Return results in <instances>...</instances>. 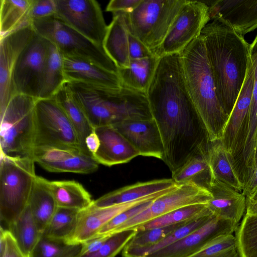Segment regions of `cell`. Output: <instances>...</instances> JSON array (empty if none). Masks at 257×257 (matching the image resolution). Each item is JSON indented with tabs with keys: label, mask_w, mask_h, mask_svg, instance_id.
<instances>
[{
	"label": "cell",
	"mask_w": 257,
	"mask_h": 257,
	"mask_svg": "<svg viewBox=\"0 0 257 257\" xmlns=\"http://www.w3.org/2000/svg\"><path fill=\"white\" fill-rule=\"evenodd\" d=\"M0 257H27L12 233L2 226L0 232Z\"/></svg>",
	"instance_id": "ee69618b"
},
{
	"label": "cell",
	"mask_w": 257,
	"mask_h": 257,
	"mask_svg": "<svg viewBox=\"0 0 257 257\" xmlns=\"http://www.w3.org/2000/svg\"><path fill=\"white\" fill-rule=\"evenodd\" d=\"M188 222L137 231L136 234L126 244L123 249L131 250L151 246L160 241L174 230Z\"/></svg>",
	"instance_id": "b9f144b4"
},
{
	"label": "cell",
	"mask_w": 257,
	"mask_h": 257,
	"mask_svg": "<svg viewBox=\"0 0 257 257\" xmlns=\"http://www.w3.org/2000/svg\"><path fill=\"white\" fill-rule=\"evenodd\" d=\"M172 189L137 201L108 207H97L91 204L79 211L75 230L67 242L83 243L92 239L105 224L117 215L142 202L156 199Z\"/></svg>",
	"instance_id": "ac0fdd59"
},
{
	"label": "cell",
	"mask_w": 257,
	"mask_h": 257,
	"mask_svg": "<svg viewBox=\"0 0 257 257\" xmlns=\"http://www.w3.org/2000/svg\"><path fill=\"white\" fill-rule=\"evenodd\" d=\"M128 51L130 60L149 58L154 55L141 41L130 32Z\"/></svg>",
	"instance_id": "bcb514c9"
},
{
	"label": "cell",
	"mask_w": 257,
	"mask_h": 257,
	"mask_svg": "<svg viewBox=\"0 0 257 257\" xmlns=\"http://www.w3.org/2000/svg\"><path fill=\"white\" fill-rule=\"evenodd\" d=\"M238 224L214 215L203 225L177 242L144 257H189L214 239L232 234Z\"/></svg>",
	"instance_id": "e0dca14e"
},
{
	"label": "cell",
	"mask_w": 257,
	"mask_h": 257,
	"mask_svg": "<svg viewBox=\"0 0 257 257\" xmlns=\"http://www.w3.org/2000/svg\"><path fill=\"white\" fill-rule=\"evenodd\" d=\"M188 1L142 0L132 12L122 13L129 32L141 41L154 55L180 11Z\"/></svg>",
	"instance_id": "52a82bcc"
},
{
	"label": "cell",
	"mask_w": 257,
	"mask_h": 257,
	"mask_svg": "<svg viewBox=\"0 0 257 257\" xmlns=\"http://www.w3.org/2000/svg\"><path fill=\"white\" fill-rule=\"evenodd\" d=\"M207 5L210 20L222 19L242 36L257 28V0H219Z\"/></svg>",
	"instance_id": "ffe728a7"
},
{
	"label": "cell",
	"mask_w": 257,
	"mask_h": 257,
	"mask_svg": "<svg viewBox=\"0 0 257 257\" xmlns=\"http://www.w3.org/2000/svg\"><path fill=\"white\" fill-rule=\"evenodd\" d=\"M31 157H13L1 153L0 218L7 228L28 205L37 175Z\"/></svg>",
	"instance_id": "5b68a950"
},
{
	"label": "cell",
	"mask_w": 257,
	"mask_h": 257,
	"mask_svg": "<svg viewBox=\"0 0 257 257\" xmlns=\"http://www.w3.org/2000/svg\"><path fill=\"white\" fill-rule=\"evenodd\" d=\"M35 124L34 148L66 147L88 152L82 148L73 125L53 97L37 99Z\"/></svg>",
	"instance_id": "9c48e42d"
},
{
	"label": "cell",
	"mask_w": 257,
	"mask_h": 257,
	"mask_svg": "<svg viewBox=\"0 0 257 257\" xmlns=\"http://www.w3.org/2000/svg\"><path fill=\"white\" fill-rule=\"evenodd\" d=\"M45 182L59 207L81 211L93 203L90 193L76 181L46 179Z\"/></svg>",
	"instance_id": "83f0119b"
},
{
	"label": "cell",
	"mask_w": 257,
	"mask_h": 257,
	"mask_svg": "<svg viewBox=\"0 0 257 257\" xmlns=\"http://www.w3.org/2000/svg\"><path fill=\"white\" fill-rule=\"evenodd\" d=\"M112 126L138 151L140 156L162 160L164 153L163 142L153 118L127 120Z\"/></svg>",
	"instance_id": "44dd1931"
},
{
	"label": "cell",
	"mask_w": 257,
	"mask_h": 257,
	"mask_svg": "<svg viewBox=\"0 0 257 257\" xmlns=\"http://www.w3.org/2000/svg\"><path fill=\"white\" fill-rule=\"evenodd\" d=\"M49 45V41L35 33L16 64L12 80L13 95L22 94L39 99Z\"/></svg>",
	"instance_id": "8fae6325"
},
{
	"label": "cell",
	"mask_w": 257,
	"mask_h": 257,
	"mask_svg": "<svg viewBox=\"0 0 257 257\" xmlns=\"http://www.w3.org/2000/svg\"><path fill=\"white\" fill-rule=\"evenodd\" d=\"M189 257H239L235 236H220Z\"/></svg>",
	"instance_id": "60d3db41"
},
{
	"label": "cell",
	"mask_w": 257,
	"mask_h": 257,
	"mask_svg": "<svg viewBox=\"0 0 257 257\" xmlns=\"http://www.w3.org/2000/svg\"><path fill=\"white\" fill-rule=\"evenodd\" d=\"M220 102L229 115L244 83L249 46L223 20L216 18L201 31Z\"/></svg>",
	"instance_id": "7a4b0ae2"
},
{
	"label": "cell",
	"mask_w": 257,
	"mask_h": 257,
	"mask_svg": "<svg viewBox=\"0 0 257 257\" xmlns=\"http://www.w3.org/2000/svg\"><path fill=\"white\" fill-rule=\"evenodd\" d=\"M55 16L95 44L102 46L107 31L101 9L95 0H55Z\"/></svg>",
	"instance_id": "7c38bea8"
},
{
	"label": "cell",
	"mask_w": 257,
	"mask_h": 257,
	"mask_svg": "<svg viewBox=\"0 0 257 257\" xmlns=\"http://www.w3.org/2000/svg\"><path fill=\"white\" fill-rule=\"evenodd\" d=\"M212 214L207 204H198L183 207L148 221L135 228L142 231L188 222Z\"/></svg>",
	"instance_id": "d590c367"
},
{
	"label": "cell",
	"mask_w": 257,
	"mask_h": 257,
	"mask_svg": "<svg viewBox=\"0 0 257 257\" xmlns=\"http://www.w3.org/2000/svg\"><path fill=\"white\" fill-rule=\"evenodd\" d=\"M210 20L209 7L204 2L188 1L182 8L162 43L154 53L161 58L181 53Z\"/></svg>",
	"instance_id": "30bf717a"
},
{
	"label": "cell",
	"mask_w": 257,
	"mask_h": 257,
	"mask_svg": "<svg viewBox=\"0 0 257 257\" xmlns=\"http://www.w3.org/2000/svg\"><path fill=\"white\" fill-rule=\"evenodd\" d=\"M137 232L136 229H132L91 239L82 243L78 257H115Z\"/></svg>",
	"instance_id": "4dcf8cb0"
},
{
	"label": "cell",
	"mask_w": 257,
	"mask_h": 257,
	"mask_svg": "<svg viewBox=\"0 0 257 257\" xmlns=\"http://www.w3.org/2000/svg\"><path fill=\"white\" fill-rule=\"evenodd\" d=\"M32 157L35 163L50 172L90 174L98 169L99 165L89 152L77 148L36 147Z\"/></svg>",
	"instance_id": "5bb4252c"
},
{
	"label": "cell",
	"mask_w": 257,
	"mask_h": 257,
	"mask_svg": "<svg viewBox=\"0 0 257 257\" xmlns=\"http://www.w3.org/2000/svg\"><path fill=\"white\" fill-rule=\"evenodd\" d=\"M207 189L212 198L207 204L216 217L238 224L246 207V198L227 185L210 178Z\"/></svg>",
	"instance_id": "603a6c76"
},
{
	"label": "cell",
	"mask_w": 257,
	"mask_h": 257,
	"mask_svg": "<svg viewBox=\"0 0 257 257\" xmlns=\"http://www.w3.org/2000/svg\"><path fill=\"white\" fill-rule=\"evenodd\" d=\"M213 216V214H210L191 220L174 230L160 241L151 246L131 250L122 249L121 256L122 257H144L153 253L183 238L203 225Z\"/></svg>",
	"instance_id": "8d00e7d4"
},
{
	"label": "cell",
	"mask_w": 257,
	"mask_h": 257,
	"mask_svg": "<svg viewBox=\"0 0 257 257\" xmlns=\"http://www.w3.org/2000/svg\"><path fill=\"white\" fill-rule=\"evenodd\" d=\"M56 12L55 0H33L29 20L31 23L35 20L55 16Z\"/></svg>",
	"instance_id": "f6af8a7d"
},
{
	"label": "cell",
	"mask_w": 257,
	"mask_h": 257,
	"mask_svg": "<svg viewBox=\"0 0 257 257\" xmlns=\"http://www.w3.org/2000/svg\"><path fill=\"white\" fill-rule=\"evenodd\" d=\"M235 232L239 257H257V215L245 214Z\"/></svg>",
	"instance_id": "ab89813d"
},
{
	"label": "cell",
	"mask_w": 257,
	"mask_h": 257,
	"mask_svg": "<svg viewBox=\"0 0 257 257\" xmlns=\"http://www.w3.org/2000/svg\"><path fill=\"white\" fill-rule=\"evenodd\" d=\"M37 99L25 94H15L5 109L0 112L1 153L13 157H32Z\"/></svg>",
	"instance_id": "8992f818"
},
{
	"label": "cell",
	"mask_w": 257,
	"mask_h": 257,
	"mask_svg": "<svg viewBox=\"0 0 257 257\" xmlns=\"http://www.w3.org/2000/svg\"><path fill=\"white\" fill-rule=\"evenodd\" d=\"M33 0H1L0 37L31 24L29 14Z\"/></svg>",
	"instance_id": "d6a6232c"
},
{
	"label": "cell",
	"mask_w": 257,
	"mask_h": 257,
	"mask_svg": "<svg viewBox=\"0 0 257 257\" xmlns=\"http://www.w3.org/2000/svg\"><path fill=\"white\" fill-rule=\"evenodd\" d=\"M246 200L257 202V189L248 198H246Z\"/></svg>",
	"instance_id": "816d5d0a"
},
{
	"label": "cell",
	"mask_w": 257,
	"mask_h": 257,
	"mask_svg": "<svg viewBox=\"0 0 257 257\" xmlns=\"http://www.w3.org/2000/svg\"><path fill=\"white\" fill-rule=\"evenodd\" d=\"M172 174L176 184H192L207 189L210 179L208 164L202 154L192 157Z\"/></svg>",
	"instance_id": "e575fe53"
},
{
	"label": "cell",
	"mask_w": 257,
	"mask_h": 257,
	"mask_svg": "<svg viewBox=\"0 0 257 257\" xmlns=\"http://www.w3.org/2000/svg\"><path fill=\"white\" fill-rule=\"evenodd\" d=\"M100 147L92 156L98 163L106 166L126 163L138 156V151L112 125L95 127Z\"/></svg>",
	"instance_id": "7402d4cb"
},
{
	"label": "cell",
	"mask_w": 257,
	"mask_h": 257,
	"mask_svg": "<svg viewBox=\"0 0 257 257\" xmlns=\"http://www.w3.org/2000/svg\"><path fill=\"white\" fill-rule=\"evenodd\" d=\"M178 185L172 178L138 182L109 192L93 200L92 204L97 207H104L128 203L174 188Z\"/></svg>",
	"instance_id": "cb8c5ba5"
},
{
	"label": "cell",
	"mask_w": 257,
	"mask_h": 257,
	"mask_svg": "<svg viewBox=\"0 0 257 257\" xmlns=\"http://www.w3.org/2000/svg\"><path fill=\"white\" fill-rule=\"evenodd\" d=\"M205 157L208 164L210 178L242 192L244 183L237 171L234 158L220 140L208 142Z\"/></svg>",
	"instance_id": "d4e9b609"
},
{
	"label": "cell",
	"mask_w": 257,
	"mask_h": 257,
	"mask_svg": "<svg viewBox=\"0 0 257 257\" xmlns=\"http://www.w3.org/2000/svg\"><path fill=\"white\" fill-rule=\"evenodd\" d=\"M172 173L192 157L205 155L206 130L187 90L179 54L160 58L146 93Z\"/></svg>",
	"instance_id": "6da1fadb"
},
{
	"label": "cell",
	"mask_w": 257,
	"mask_h": 257,
	"mask_svg": "<svg viewBox=\"0 0 257 257\" xmlns=\"http://www.w3.org/2000/svg\"><path fill=\"white\" fill-rule=\"evenodd\" d=\"M257 189V160L255 169L244 183L242 193L246 199L248 198Z\"/></svg>",
	"instance_id": "c3c4849f"
},
{
	"label": "cell",
	"mask_w": 257,
	"mask_h": 257,
	"mask_svg": "<svg viewBox=\"0 0 257 257\" xmlns=\"http://www.w3.org/2000/svg\"><path fill=\"white\" fill-rule=\"evenodd\" d=\"M85 144L89 153L93 156L100 147V140L94 127L91 133L86 138Z\"/></svg>",
	"instance_id": "681fc988"
},
{
	"label": "cell",
	"mask_w": 257,
	"mask_h": 257,
	"mask_svg": "<svg viewBox=\"0 0 257 257\" xmlns=\"http://www.w3.org/2000/svg\"><path fill=\"white\" fill-rule=\"evenodd\" d=\"M67 82L63 68V55L54 45L50 42L39 99L53 97Z\"/></svg>",
	"instance_id": "1f68e13d"
},
{
	"label": "cell",
	"mask_w": 257,
	"mask_h": 257,
	"mask_svg": "<svg viewBox=\"0 0 257 257\" xmlns=\"http://www.w3.org/2000/svg\"><path fill=\"white\" fill-rule=\"evenodd\" d=\"M67 83L93 127L153 118L146 93L124 87L111 90L80 82Z\"/></svg>",
	"instance_id": "277c9868"
},
{
	"label": "cell",
	"mask_w": 257,
	"mask_h": 257,
	"mask_svg": "<svg viewBox=\"0 0 257 257\" xmlns=\"http://www.w3.org/2000/svg\"><path fill=\"white\" fill-rule=\"evenodd\" d=\"M31 24L36 33L54 45L63 55L86 59L117 73V67L103 46L95 44L55 16L35 20Z\"/></svg>",
	"instance_id": "ba28073f"
},
{
	"label": "cell",
	"mask_w": 257,
	"mask_h": 257,
	"mask_svg": "<svg viewBox=\"0 0 257 257\" xmlns=\"http://www.w3.org/2000/svg\"><path fill=\"white\" fill-rule=\"evenodd\" d=\"M82 246L42 235L29 257H78Z\"/></svg>",
	"instance_id": "f35d334b"
},
{
	"label": "cell",
	"mask_w": 257,
	"mask_h": 257,
	"mask_svg": "<svg viewBox=\"0 0 257 257\" xmlns=\"http://www.w3.org/2000/svg\"><path fill=\"white\" fill-rule=\"evenodd\" d=\"M35 33L31 24L0 37V112L13 95L12 80L16 64Z\"/></svg>",
	"instance_id": "2e32d148"
},
{
	"label": "cell",
	"mask_w": 257,
	"mask_h": 257,
	"mask_svg": "<svg viewBox=\"0 0 257 257\" xmlns=\"http://www.w3.org/2000/svg\"><path fill=\"white\" fill-rule=\"evenodd\" d=\"M53 98L63 109L73 125L82 148L88 151L85 146V139L94 127L74 98L67 82L60 88Z\"/></svg>",
	"instance_id": "f546056e"
},
{
	"label": "cell",
	"mask_w": 257,
	"mask_h": 257,
	"mask_svg": "<svg viewBox=\"0 0 257 257\" xmlns=\"http://www.w3.org/2000/svg\"><path fill=\"white\" fill-rule=\"evenodd\" d=\"M257 160V149H256V161Z\"/></svg>",
	"instance_id": "f5cc1de1"
},
{
	"label": "cell",
	"mask_w": 257,
	"mask_h": 257,
	"mask_svg": "<svg viewBox=\"0 0 257 257\" xmlns=\"http://www.w3.org/2000/svg\"><path fill=\"white\" fill-rule=\"evenodd\" d=\"M159 60L156 55L132 60L128 67L118 68L117 74L122 86L146 94Z\"/></svg>",
	"instance_id": "4316f807"
},
{
	"label": "cell",
	"mask_w": 257,
	"mask_h": 257,
	"mask_svg": "<svg viewBox=\"0 0 257 257\" xmlns=\"http://www.w3.org/2000/svg\"><path fill=\"white\" fill-rule=\"evenodd\" d=\"M79 211L58 207L42 235L67 242L75 230Z\"/></svg>",
	"instance_id": "74e56055"
},
{
	"label": "cell",
	"mask_w": 257,
	"mask_h": 257,
	"mask_svg": "<svg viewBox=\"0 0 257 257\" xmlns=\"http://www.w3.org/2000/svg\"><path fill=\"white\" fill-rule=\"evenodd\" d=\"M63 68L67 82H80L111 90L122 87L117 73L86 59L63 55Z\"/></svg>",
	"instance_id": "d6986e66"
},
{
	"label": "cell",
	"mask_w": 257,
	"mask_h": 257,
	"mask_svg": "<svg viewBox=\"0 0 257 257\" xmlns=\"http://www.w3.org/2000/svg\"><path fill=\"white\" fill-rule=\"evenodd\" d=\"M142 0H111L106 7L105 11L112 13H130L132 12Z\"/></svg>",
	"instance_id": "7dc6e473"
},
{
	"label": "cell",
	"mask_w": 257,
	"mask_h": 257,
	"mask_svg": "<svg viewBox=\"0 0 257 257\" xmlns=\"http://www.w3.org/2000/svg\"><path fill=\"white\" fill-rule=\"evenodd\" d=\"M246 213L248 215H257V202L246 200Z\"/></svg>",
	"instance_id": "f907efd6"
},
{
	"label": "cell",
	"mask_w": 257,
	"mask_h": 257,
	"mask_svg": "<svg viewBox=\"0 0 257 257\" xmlns=\"http://www.w3.org/2000/svg\"><path fill=\"white\" fill-rule=\"evenodd\" d=\"M253 71L249 57L245 78L220 140L234 158L241 153L245 139L253 89Z\"/></svg>",
	"instance_id": "9a60e30c"
},
{
	"label": "cell",
	"mask_w": 257,
	"mask_h": 257,
	"mask_svg": "<svg viewBox=\"0 0 257 257\" xmlns=\"http://www.w3.org/2000/svg\"><path fill=\"white\" fill-rule=\"evenodd\" d=\"M128 34L123 14H113L112 20L107 26L102 46L117 69L130 66Z\"/></svg>",
	"instance_id": "484cf974"
},
{
	"label": "cell",
	"mask_w": 257,
	"mask_h": 257,
	"mask_svg": "<svg viewBox=\"0 0 257 257\" xmlns=\"http://www.w3.org/2000/svg\"><path fill=\"white\" fill-rule=\"evenodd\" d=\"M212 198L207 188L192 184H179L176 187L154 200L147 209L123 223L111 235L135 229L156 218L186 206L207 204Z\"/></svg>",
	"instance_id": "4fadbf2b"
},
{
	"label": "cell",
	"mask_w": 257,
	"mask_h": 257,
	"mask_svg": "<svg viewBox=\"0 0 257 257\" xmlns=\"http://www.w3.org/2000/svg\"><path fill=\"white\" fill-rule=\"evenodd\" d=\"M7 229L12 233L27 257H29L42 236L28 205L19 218Z\"/></svg>",
	"instance_id": "836d02e7"
},
{
	"label": "cell",
	"mask_w": 257,
	"mask_h": 257,
	"mask_svg": "<svg viewBox=\"0 0 257 257\" xmlns=\"http://www.w3.org/2000/svg\"><path fill=\"white\" fill-rule=\"evenodd\" d=\"M45 180L37 176L28 204L42 235L58 207Z\"/></svg>",
	"instance_id": "f1b7e54d"
},
{
	"label": "cell",
	"mask_w": 257,
	"mask_h": 257,
	"mask_svg": "<svg viewBox=\"0 0 257 257\" xmlns=\"http://www.w3.org/2000/svg\"><path fill=\"white\" fill-rule=\"evenodd\" d=\"M185 84L209 142L221 139L228 115L218 98L214 79L200 35L180 53Z\"/></svg>",
	"instance_id": "3957f363"
},
{
	"label": "cell",
	"mask_w": 257,
	"mask_h": 257,
	"mask_svg": "<svg viewBox=\"0 0 257 257\" xmlns=\"http://www.w3.org/2000/svg\"><path fill=\"white\" fill-rule=\"evenodd\" d=\"M155 199L147 200L142 202L117 215L105 224L93 238L111 236V233L114 229L145 210L150 206L152 202Z\"/></svg>",
	"instance_id": "7bdbcfd3"
}]
</instances>
